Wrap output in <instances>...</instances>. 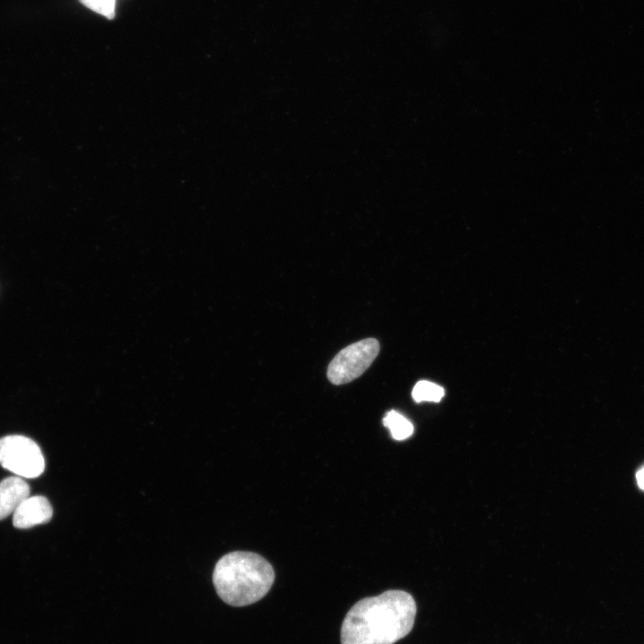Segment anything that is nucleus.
Segmentation results:
<instances>
[{
	"label": "nucleus",
	"instance_id": "nucleus-2",
	"mask_svg": "<svg viewBox=\"0 0 644 644\" xmlns=\"http://www.w3.org/2000/svg\"><path fill=\"white\" fill-rule=\"evenodd\" d=\"M275 580L272 565L261 555L233 551L222 556L213 572L219 597L233 606L251 605L264 597Z\"/></svg>",
	"mask_w": 644,
	"mask_h": 644
},
{
	"label": "nucleus",
	"instance_id": "nucleus-9",
	"mask_svg": "<svg viewBox=\"0 0 644 644\" xmlns=\"http://www.w3.org/2000/svg\"><path fill=\"white\" fill-rule=\"evenodd\" d=\"M84 5L108 19L114 17L115 0H80Z\"/></svg>",
	"mask_w": 644,
	"mask_h": 644
},
{
	"label": "nucleus",
	"instance_id": "nucleus-1",
	"mask_svg": "<svg viewBox=\"0 0 644 644\" xmlns=\"http://www.w3.org/2000/svg\"><path fill=\"white\" fill-rule=\"evenodd\" d=\"M416 612L414 598L403 590L362 598L343 621L341 643L394 644L411 631Z\"/></svg>",
	"mask_w": 644,
	"mask_h": 644
},
{
	"label": "nucleus",
	"instance_id": "nucleus-5",
	"mask_svg": "<svg viewBox=\"0 0 644 644\" xmlns=\"http://www.w3.org/2000/svg\"><path fill=\"white\" fill-rule=\"evenodd\" d=\"M13 514L15 528L29 529L48 522L53 515V508L45 496H34L22 501Z\"/></svg>",
	"mask_w": 644,
	"mask_h": 644
},
{
	"label": "nucleus",
	"instance_id": "nucleus-3",
	"mask_svg": "<svg viewBox=\"0 0 644 644\" xmlns=\"http://www.w3.org/2000/svg\"><path fill=\"white\" fill-rule=\"evenodd\" d=\"M376 338H366L341 350L327 368V378L336 386L347 384L362 375L379 353Z\"/></svg>",
	"mask_w": 644,
	"mask_h": 644
},
{
	"label": "nucleus",
	"instance_id": "nucleus-7",
	"mask_svg": "<svg viewBox=\"0 0 644 644\" xmlns=\"http://www.w3.org/2000/svg\"><path fill=\"white\" fill-rule=\"evenodd\" d=\"M383 424L389 428L393 438L399 441L408 438L414 430L411 422L394 410L386 414Z\"/></svg>",
	"mask_w": 644,
	"mask_h": 644
},
{
	"label": "nucleus",
	"instance_id": "nucleus-10",
	"mask_svg": "<svg viewBox=\"0 0 644 644\" xmlns=\"http://www.w3.org/2000/svg\"><path fill=\"white\" fill-rule=\"evenodd\" d=\"M637 481L639 486L644 489V467L637 473Z\"/></svg>",
	"mask_w": 644,
	"mask_h": 644
},
{
	"label": "nucleus",
	"instance_id": "nucleus-8",
	"mask_svg": "<svg viewBox=\"0 0 644 644\" xmlns=\"http://www.w3.org/2000/svg\"><path fill=\"white\" fill-rule=\"evenodd\" d=\"M415 402H439L445 395V390L440 386L426 381H419L413 387L411 393Z\"/></svg>",
	"mask_w": 644,
	"mask_h": 644
},
{
	"label": "nucleus",
	"instance_id": "nucleus-6",
	"mask_svg": "<svg viewBox=\"0 0 644 644\" xmlns=\"http://www.w3.org/2000/svg\"><path fill=\"white\" fill-rule=\"evenodd\" d=\"M30 496L29 484L19 477H9L0 482V520L13 513Z\"/></svg>",
	"mask_w": 644,
	"mask_h": 644
},
{
	"label": "nucleus",
	"instance_id": "nucleus-4",
	"mask_svg": "<svg viewBox=\"0 0 644 644\" xmlns=\"http://www.w3.org/2000/svg\"><path fill=\"white\" fill-rule=\"evenodd\" d=\"M0 465L26 479L37 478L45 470L44 457L38 444L20 435L0 438Z\"/></svg>",
	"mask_w": 644,
	"mask_h": 644
}]
</instances>
